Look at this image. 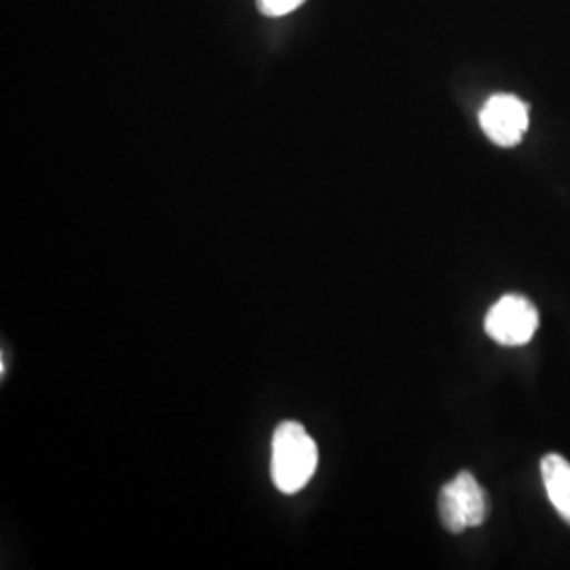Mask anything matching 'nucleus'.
<instances>
[{
  "mask_svg": "<svg viewBox=\"0 0 570 570\" xmlns=\"http://www.w3.org/2000/svg\"><path fill=\"white\" fill-rule=\"evenodd\" d=\"M541 478L551 505L570 527V463L560 454H546Z\"/></svg>",
  "mask_w": 570,
  "mask_h": 570,
  "instance_id": "5",
  "label": "nucleus"
},
{
  "mask_svg": "<svg viewBox=\"0 0 570 570\" xmlns=\"http://www.w3.org/2000/svg\"><path fill=\"white\" fill-rule=\"evenodd\" d=\"M305 0H258V11L268 18H282L298 7H303Z\"/></svg>",
  "mask_w": 570,
  "mask_h": 570,
  "instance_id": "6",
  "label": "nucleus"
},
{
  "mask_svg": "<svg viewBox=\"0 0 570 570\" xmlns=\"http://www.w3.org/2000/svg\"><path fill=\"white\" fill-rule=\"evenodd\" d=\"M484 330L497 345H527L539 330V311L527 296L505 294L490 308Z\"/></svg>",
  "mask_w": 570,
  "mask_h": 570,
  "instance_id": "3",
  "label": "nucleus"
},
{
  "mask_svg": "<svg viewBox=\"0 0 570 570\" xmlns=\"http://www.w3.org/2000/svg\"><path fill=\"white\" fill-rule=\"evenodd\" d=\"M480 125L492 142L510 148L522 142L529 129V108L510 94L492 96L480 112Z\"/></svg>",
  "mask_w": 570,
  "mask_h": 570,
  "instance_id": "4",
  "label": "nucleus"
},
{
  "mask_svg": "<svg viewBox=\"0 0 570 570\" xmlns=\"http://www.w3.org/2000/svg\"><path fill=\"white\" fill-rule=\"evenodd\" d=\"M320 461L315 440L296 421H285L273 433L271 478L284 494H296L313 478Z\"/></svg>",
  "mask_w": 570,
  "mask_h": 570,
  "instance_id": "1",
  "label": "nucleus"
},
{
  "mask_svg": "<svg viewBox=\"0 0 570 570\" xmlns=\"http://www.w3.org/2000/svg\"><path fill=\"white\" fill-rule=\"evenodd\" d=\"M438 510L444 529L456 534L487 522L490 513L489 494L469 471H461L440 490Z\"/></svg>",
  "mask_w": 570,
  "mask_h": 570,
  "instance_id": "2",
  "label": "nucleus"
}]
</instances>
